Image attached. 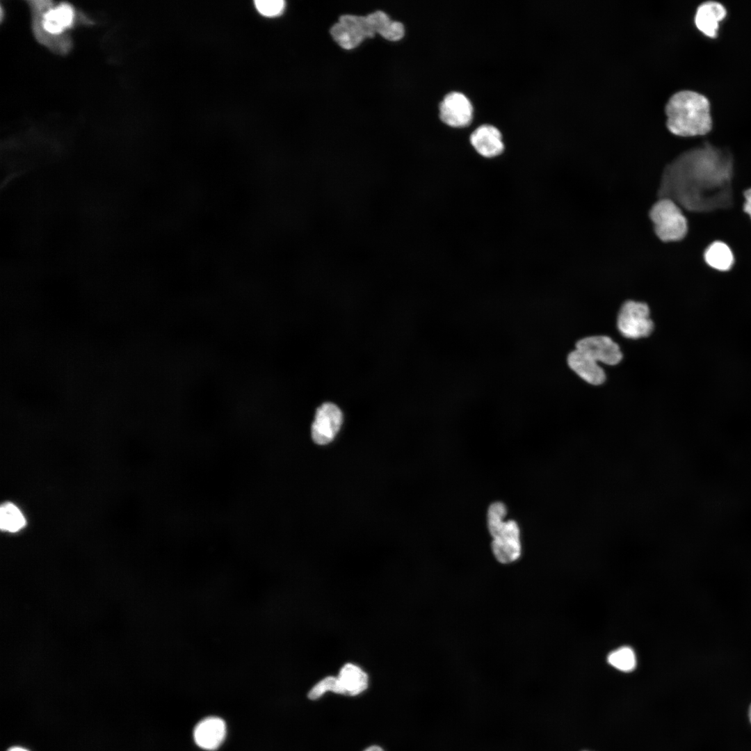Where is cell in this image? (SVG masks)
<instances>
[{"label":"cell","instance_id":"24","mask_svg":"<svg viewBox=\"0 0 751 751\" xmlns=\"http://www.w3.org/2000/svg\"><path fill=\"white\" fill-rule=\"evenodd\" d=\"M750 721H751V706H750Z\"/></svg>","mask_w":751,"mask_h":751},{"label":"cell","instance_id":"1","mask_svg":"<svg viewBox=\"0 0 751 751\" xmlns=\"http://www.w3.org/2000/svg\"><path fill=\"white\" fill-rule=\"evenodd\" d=\"M734 172L730 155L709 143L680 155L663 172L660 197H668L686 209L706 210V195L729 189Z\"/></svg>","mask_w":751,"mask_h":751},{"label":"cell","instance_id":"15","mask_svg":"<svg viewBox=\"0 0 751 751\" xmlns=\"http://www.w3.org/2000/svg\"><path fill=\"white\" fill-rule=\"evenodd\" d=\"M703 259L709 267L720 272L729 270L735 264L732 248L722 241L711 243L704 250Z\"/></svg>","mask_w":751,"mask_h":751},{"label":"cell","instance_id":"16","mask_svg":"<svg viewBox=\"0 0 751 751\" xmlns=\"http://www.w3.org/2000/svg\"><path fill=\"white\" fill-rule=\"evenodd\" d=\"M338 679L345 695L355 696L368 687V675L353 663H346L341 668Z\"/></svg>","mask_w":751,"mask_h":751},{"label":"cell","instance_id":"5","mask_svg":"<svg viewBox=\"0 0 751 751\" xmlns=\"http://www.w3.org/2000/svg\"><path fill=\"white\" fill-rule=\"evenodd\" d=\"M381 19L377 12L367 16L342 15L330 29L334 41L343 49H352L367 38L381 31Z\"/></svg>","mask_w":751,"mask_h":751},{"label":"cell","instance_id":"18","mask_svg":"<svg viewBox=\"0 0 751 751\" xmlns=\"http://www.w3.org/2000/svg\"><path fill=\"white\" fill-rule=\"evenodd\" d=\"M607 659L611 665L626 672L632 671L636 665L635 653L629 647H622L611 652Z\"/></svg>","mask_w":751,"mask_h":751},{"label":"cell","instance_id":"11","mask_svg":"<svg viewBox=\"0 0 751 751\" xmlns=\"http://www.w3.org/2000/svg\"><path fill=\"white\" fill-rule=\"evenodd\" d=\"M74 18V10L71 5L62 3L53 8L51 2L49 1L47 10L42 15L36 26L42 28V30H37L36 33L38 34L43 33V35L45 33V38L47 35L49 36L50 35H60L72 25Z\"/></svg>","mask_w":751,"mask_h":751},{"label":"cell","instance_id":"23","mask_svg":"<svg viewBox=\"0 0 751 751\" xmlns=\"http://www.w3.org/2000/svg\"><path fill=\"white\" fill-rule=\"evenodd\" d=\"M8 751H29L21 747H13L10 748Z\"/></svg>","mask_w":751,"mask_h":751},{"label":"cell","instance_id":"12","mask_svg":"<svg viewBox=\"0 0 751 751\" xmlns=\"http://www.w3.org/2000/svg\"><path fill=\"white\" fill-rule=\"evenodd\" d=\"M226 735L225 722L218 717H208L200 721L195 727L193 737L195 743L201 748L213 750L218 748Z\"/></svg>","mask_w":751,"mask_h":751},{"label":"cell","instance_id":"4","mask_svg":"<svg viewBox=\"0 0 751 751\" xmlns=\"http://www.w3.org/2000/svg\"><path fill=\"white\" fill-rule=\"evenodd\" d=\"M656 236L663 242L679 241L688 230V220L674 200L661 197L649 211Z\"/></svg>","mask_w":751,"mask_h":751},{"label":"cell","instance_id":"21","mask_svg":"<svg viewBox=\"0 0 751 751\" xmlns=\"http://www.w3.org/2000/svg\"><path fill=\"white\" fill-rule=\"evenodd\" d=\"M743 211L749 217L750 220H751V188H749L743 192Z\"/></svg>","mask_w":751,"mask_h":751},{"label":"cell","instance_id":"20","mask_svg":"<svg viewBox=\"0 0 751 751\" xmlns=\"http://www.w3.org/2000/svg\"><path fill=\"white\" fill-rule=\"evenodd\" d=\"M255 4L257 10L266 17L280 15L285 7L283 0H257Z\"/></svg>","mask_w":751,"mask_h":751},{"label":"cell","instance_id":"10","mask_svg":"<svg viewBox=\"0 0 751 751\" xmlns=\"http://www.w3.org/2000/svg\"><path fill=\"white\" fill-rule=\"evenodd\" d=\"M469 142L478 154L485 159L500 156L505 150L500 131L490 124H483L470 135Z\"/></svg>","mask_w":751,"mask_h":751},{"label":"cell","instance_id":"3","mask_svg":"<svg viewBox=\"0 0 751 751\" xmlns=\"http://www.w3.org/2000/svg\"><path fill=\"white\" fill-rule=\"evenodd\" d=\"M507 510L501 502L490 505L487 512V526L492 537V550L501 563L516 561L521 556L520 532L513 520L504 521Z\"/></svg>","mask_w":751,"mask_h":751},{"label":"cell","instance_id":"13","mask_svg":"<svg viewBox=\"0 0 751 751\" xmlns=\"http://www.w3.org/2000/svg\"><path fill=\"white\" fill-rule=\"evenodd\" d=\"M727 11L722 4L715 1H707L697 8L695 23L697 28L705 35L713 38L717 35L718 23L726 15Z\"/></svg>","mask_w":751,"mask_h":751},{"label":"cell","instance_id":"17","mask_svg":"<svg viewBox=\"0 0 751 751\" xmlns=\"http://www.w3.org/2000/svg\"><path fill=\"white\" fill-rule=\"evenodd\" d=\"M25 519L13 503L5 502L0 508V526L2 530L15 532L25 524Z\"/></svg>","mask_w":751,"mask_h":751},{"label":"cell","instance_id":"6","mask_svg":"<svg viewBox=\"0 0 751 751\" xmlns=\"http://www.w3.org/2000/svg\"><path fill=\"white\" fill-rule=\"evenodd\" d=\"M617 328L627 338L638 339L649 335L654 323L649 309L644 302L628 300L622 306L617 316Z\"/></svg>","mask_w":751,"mask_h":751},{"label":"cell","instance_id":"22","mask_svg":"<svg viewBox=\"0 0 751 751\" xmlns=\"http://www.w3.org/2000/svg\"><path fill=\"white\" fill-rule=\"evenodd\" d=\"M364 751H384V750L381 748H380L378 746L372 745V746L369 747L368 748H366Z\"/></svg>","mask_w":751,"mask_h":751},{"label":"cell","instance_id":"8","mask_svg":"<svg viewBox=\"0 0 751 751\" xmlns=\"http://www.w3.org/2000/svg\"><path fill=\"white\" fill-rule=\"evenodd\" d=\"M439 117L450 127H464L472 120L473 106L464 94L451 92L444 96L439 104Z\"/></svg>","mask_w":751,"mask_h":751},{"label":"cell","instance_id":"2","mask_svg":"<svg viewBox=\"0 0 751 751\" xmlns=\"http://www.w3.org/2000/svg\"><path fill=\"white\" fill-rule=\"evenodd\" d=\"M665 111L667 127L675 135H704L711 129L709 102L697 92L684 90L675 92L668 99Z\"/></svg>","mask_w":751,"mask_h":751},{"label":"cell","instance_id":"14","mask_svg":"<svg viewBox=\"0 0 751 751\" xmlns=\"http://www.w3.org/2000/svg\"><path fill=\"white\" fill-rule=\"evenodd\" d=\"M567 364L577 375L590 384L601 385L606 379L605 373L597 362L576 349L568 355Z\"/></svg>","mask_w":751,"mask_h":751},{"label":"cell","instance_id":"9","mask_svg":"<svg viewBox=\"0 0 751 751\" xmlns=\"http://www.w3.org/2000/svg\"><path fill=\"white\" fill-rule=\"evenodd\" d=\"M576 349L587 355L595 361L608 365L618 364L622 358L619 346L606 336H592L579 340Z\"/></svg>","mask_w":751,"mask_h":751},{"label":"cell","instance_id":"19","mask_svg":"<svg viewBox=\"0 0 751 751\" xmlns=\"http://www.w3.org/2000/svg\"><path fill=\"white\" fill-rule=\"evenodd\" d=\"M327 691L345 695L338 677L330 676L317 683L309 691L307 696L310 700H314L321 697Z\"/></svg>","mask_w":751,"mask_h":751},{"label":"cell","instance_id":"7","mask_svg":"<svg viewBox=\"0 0 751 751\" xmlns=\"http://www.w3.org/2000/svg\"><path fill=\"white\" fill-rule=\"evenodd\" d=\"M343 422V414L334 403L326 402L315 412L311 433L313 441L319 445L332 442L338 433Z\"/></svg>","mask_w":751,"mask_h":751}]
</instances>
